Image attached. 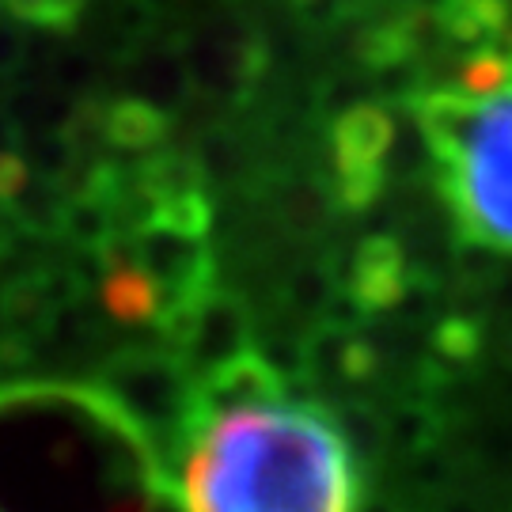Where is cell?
Here are the masks:
<instances>
[{
    "label": "cell",
    "instance_id": "6da1fadb",
    "mask_svg": "<svg viewBox=\"0 0 512 512\" xmlns=\"http://www.w3.org/2000/svg\"><path fill=\"white\" fill-rule=\"evenodd\" d=\"M171 494L179 512H357L361 482L334 421L232 361L186 414Z\"/></svg>",
    "mask_w": 512,
    "mask_h": 512
},
{
    "label": "cell",
    "instance_id": "7a4b0ae2",
    "mask_svg": "<svg viewBox=\"0 0 512 512\" xmlns=\"http://www.w3.org/2000/svg\"><path fill=\"white\" fill-rule=\"evenodd\" d=\"M418 122L459 228L512 255V88L494 99L433 92L418 103Z\"/></svg>",
    "mask_w": 512,
    "mask_h": 512
},
{
    "label": "cell",
    "instance_id": "3957f363",
    "mask_svg": "<svg viewBox=\"0 0 512 512\" xmlns=\"http://www.w3.org/2000/svg\"><path fill=\"white\" fill-rule=\"evenodd\" d=\"M391 141H395V122L384 107L361 103L334 122V175L342 202L361 209L380 194Z\"/></svg>",
    "mask_w": 512,
    "mask_h": 512
},
{
    "label": "cell",
    "instance_id": "277c9868",
    "mask_svg": "<svg viewBox=\"0 0 512 512\" xmlns=\"http://www.w3.org/2000/svg\"><path fill=\"white\" fill-rule=\"evenodd\" d=\"M103 308L118 319V323H152L164 315V285L141 262L129 258H114L99 285Z\"/></svg>",
    "mask_w": 512,
    "mask_h": 512
},
{
    "label": "cell",
    "instance_id": "5b68a950",
    "mask_svg": "<svg viewBox=\"0 0 512 512\" xmlns=\"http://www.w3.org/2000/svg\"><path fill=\"white\" fill-rule=\"evenodd\" d=\"M353 296L365 308H387L403 296V255L387 239H368L353 258Z\"/></svg>",
    "mask_w": 512,
    "mask_h": 512
},
{
    "label": "cell",
    "instance_id": "8992f818",
    "mask_svg": "<svg viewBox=\"0 0 512 512\" xmlns=\"http://www.w3.org/2000/svg\"><path fill=\"white\" fill-rule=\"evenodd\" d=\"M107 129H110V141H118V145L148 148L160 141L164 118H160L152 107H145V103H122V107L110 110Z\"/></svg>",
    "mask_w": 512,
    "mask_h": 512
},
{
    "label": "cell",
    "instance_id": "52a82bcc",
    "mask_svg": "<svg viewBox=\"0 0 512 512\" xmlns=\"http://www.w3.org/2000/svg\"><path fill=\"white\" fill-rule=\"evenodd\" d=\"M84 0H0L8 16H19L38 27H69Z\"/></svg>",
    "mask_w": 512,
    "mask_h": 512
},
{
    "label": "cell",
    "instance_id": "ba28073f",
    "mask_svg": "<svg viewBox=\"0 0 512 512\" xmlns=\"http://www.w3.org/2000/svg\"><path fill=\"white\" fill-rule=\"evenodd\" d=\"M27 183V167L12 152H0V198H16Z\"/></svg>",
    "mask_w": 512,
    "mask_h": 512
}]
</instances>
